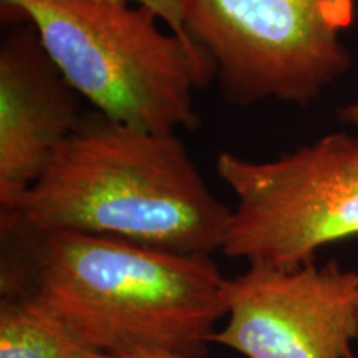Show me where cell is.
I'll use <instances>...</instances> for the list:
<instances>
[{"label":"cell","instance_id":"6da1fadb","mask_svg":"<svg viewBox=\"0 0 358 358\" xmlns=\"http://www.w3.org/2000/svg\"><path fill=\"white\" fill-rule=\"evenodd\" d=\"M232 209L201 176L176 133L82 115L42 176L10 209L8 231H75L173 250H221Z\"/></svg>","mask_w":358,"mask_h":358},{"label":"cell","instance_id":"7a4b0ae2","mask_svg":"<svg viewBox=\"0 0 358 358\" xmlns=\"http://www.w3.org/2000/svg\"><path fill=\"white\" fill-rule=\"evenodd\" d=\"M19 234L35 243L30 294L100 353L199 355L226 317L227 277L208 254L75 231Z\"/></svg>","mask_w":358,"mask_h":358},{"label":"cell","instance_id":"3957f363","mask_svg":"<svg viewBox=\"0 0 358 358\" xmlns=\"http://www.w3.org/2000/svg\"><path fill=\"white\" fill-rule=\"evenodd\" d=\"M7 20L30 22L71 88L93 110L153 133L196 129L194 93L209 62L153 8L128 0H0Z\"/></svg>","mask_w":358,"mask_h":358},{"label":"cell","instance_id":"277c9868","mask_svg":"<svg viewBox=\"0 0 358 358\" xmlns=\"http://www.w3.org/2000/svg\"><path fill=\"white\" fill-rule=\"evenodd\" d=\"M187 37L229 106H306L352 69L357 0H179Z\"/></svg>","mask_w":358,"mask_h":358},{"label":"cell","instance_id":"5b68a950","mask_svg":"<svg viewBox=\"0 0 358 358\" xmlns=\"http://www.w3.org/2000/svg\"><path fill=\"white\" fill-rule=\"evenodd\" d=\"M216 173L237 199L224 256L299 267L325 245L358 236V138L352 134H327L271 161L221 153Z\"/></svg>","mask_w":358,"mask_h":358},{"label":"cell","instance_id":"8992f818","mask_svg":"<svg viewBox=\"0 0 358 358\" xmlns=\"http://www.w3.org/2000/svg\"><path fill=\"white\" fill-rule=\"evenodd\" d=\"M224 319L211 342L244 358H355L358 268L249 264L227 277Z\"/></svg>","mask_w":358,"mask_h":358},{"label":"cell","instance_id":"52a82bcc","mask_svg":"<svg viewBox=\"0 0 358 358\" xmlns=\"http://www.w3.org/2000/svg\"><path fill=\"white\" fill-rule=\"evenodd\" d=\"M0 45V204L10 209L42 176L82 118L78 98L30 22Z\"/></svg>","mask_w":358,"mask_h":358},{"label":"cell","instance_id":"ba28073f","mask_svg":"<svg viewBox=\"0 0 358 358\" xmlns=\"http://www.w3.org/2000/svg\"><path fill=\"white\" fill-rule=\"evenodd\" d=\"M96 353L32 294L2 301L0 358H92Z\"/></svg>","mask_w":358,"mask_h":358},{"label":"cell","instance_id":"9c48e42d","mask_svg":"<svg viewBox=\"0 0 358 358\" xmlns=\"http://www.w3.org/2000/svg\"><path fill=\"white\" fill-rule=\"evenodd\" d=\"M128 2L141 3V6L153 8L161 19H163L164 24H166L169 29L178 35V37H181L191 48H194L196 52H199L198 48H196V45L191 42L189 37H187L185 25H182V15H181V7H179V0H128ZM201 55H203V53H201Z\"/></svg>","mask_w":358,"mask_h":358},{"label":"cell","instance_id":"30bf717a","mask_svg":"<svg viewBox=\"0 0 358 358\" xmlns=\"http://www.w3.org/2000/svg\"><path fill=\"white\" fill-rule=\"evenodd\" d=\"M338 120L342 123L352 124L358 128V103H350L338 111Z\"/></svg>","mask_w":358,"mask_h":358},{"label":"cell","instance_id":"8fae6325","mask_svg":"<svg viewBox=\"0 0 358 358\" xmlns=\"http://www.w3.org/2000/svg\"><path fill=\"white\" fill-rule=\"evenodd\" d=\"M124 358H201L199 355H185V353L174 352H141Z\"/></svg>","mask_w":358,"mask_h":358},{"label":"cell","instance_id":"7c38bea8","mask_svg":"<svg viewBox=\"0 0 358 358\" xmlns=\"http://www.w3.org/2000/svg\"><path fill=\"white\" fill-rule=\"evenodd\" d=\"M92 358H118V357H113V355H106V353H96V355H93Z\"/></svg>","mask_w":358,"mask_h":358},{"label":"cell","instance_id":"4fadbf2b","mask_svg":"<svg viewBox=\"0 0 358 358\" xmlns=\"http://www.w3.org/2000/svg\"><path fill=\"white\" fill-rule=\"evenodd\" d=\"M357 347H358V338H357Z\"/></svg>","mask_w":358,"mask_h":358}]
</instances>
